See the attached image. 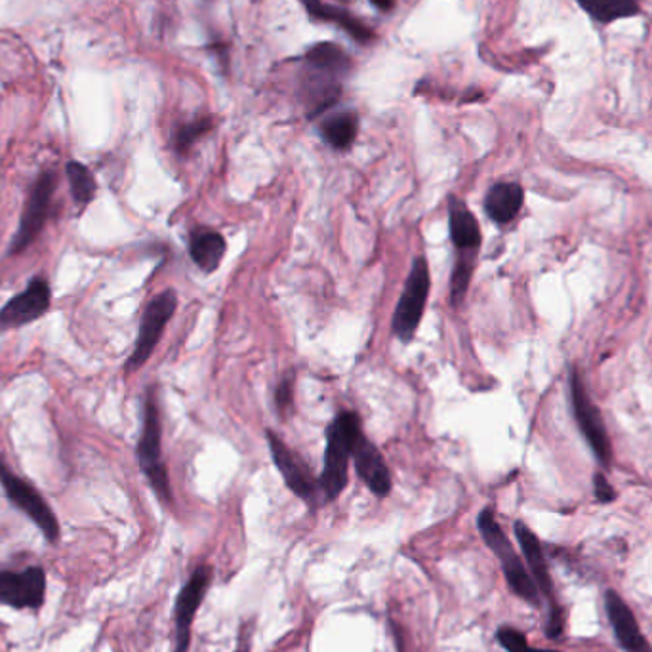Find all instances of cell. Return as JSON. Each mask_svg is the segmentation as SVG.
Instances as JSON below:
<instances>
[{"instance_id":"6da1fadb","label":"cell","mask_w":652,"mask_h":652,"mask_svg":"<svg viewBox=\"0 0 652 652\" xmlns=\"http://www.w3.org/2000/svg\"><path fill=\"white\" fill-rule=\"evenodd\" d=\"M363 433V425L355 412H340L327 430V450H324L323 473L319 477V489L327 502L336 500L350 476L353 445Z\"/></svg>"},{"instance_id":"7a4b0ae2","label":"cell","mask_w":652,"mask_h":652,"mask_svg":"<svg viewBox=\"0 0 652 652\" xmlns=\"http://www.w3.org/2000/svg\"><path fill=\"white\" fill-rule=\"evenodd\" d=\"M477 527H479V533L483 536L484 544L491 548L492 553L502 563V571L506 574L507 586L512 587L513 594L521 597L523 602L538 607L540 605V590L536 586L533 576L528 574L519 556L513 550L512 542L504 535V530L500 527L491 507H487L481 512L479 519H477Z\"/></svg>"},{"instance_id":"3957f363","label":"cell","mask_w":652,"mask_h":652,"mask_svg":"<svg viewBox=\"0 0 652 652\" xmlns=\"http://www.w3.org/2000/svg\"><path fill=\"white\" fill-rule=\"evenodd\" d=\"M138 460H140L141 471L146 473L155 492L164 502H170L172 491H170L169 471L162 462L161 414H159L153 391H149L147 396L146 419H144V430L138 443Z\"/></svg>"},{"instance_id":"277c9868","label":"cell","mask_w":652,"mask_h":652,"mask_svg":"<svg viewBox=\"0 0 652 652\" xmlns=\"http://www.w3.org/2000/svg\"><path fill=\"white\" fill-rule=\"evenodd\" d=\"M430 267L425 258H416L412 264L411 275L407 279L403 294L397 304L396 316H393V332L399 340L411 342L420 321L424 317L425 304L430 296Z\"/></svg>"},{"instance_id":"5b68a950","label":"cell","mask_w":652,"mask_h":652,"mask_svg":"<svg viewBox=\"0 0 652 652\" xmlns=\"http://www.w3.org/2000/svg\"><path fill=\"white\" fill-rule=\"evenodd\" d=\"M0 484L7 491L10 502L20 507L50 542H56L59 538V523L50 506L33 484L15 476L14 471L2 462V458H0Z\"/></svg>"},{"instance_id":"8992f818","label":"cell","mask_w":652,"mask_h":652,"mask_svg":"<svg viewBox=\"0 0 652 652\" xmlns=\"http://www.w3.org/2000/svg\"><path fill=\"white\" fill-rule=\"evenodd\" d=\"M178 308V296L174 290H164V293L157 294L153 300L147 304L144 317H141L140 334L136 340V347H134L130 359L126 363V370H138L141 365H146L155 347L161 340L162 332L167 329L170 319L174 317Z\"/></svg>"},{"instance_id":"52a82bcc","label":"cell","mask_w":652,"mask_h":652,"mask_svg":"<svg viewBox=\"0 0 652 652\" xmlns=\"http://www.w3.org/2000/svg\"><path fill=\"white\" fill-rule=\"evenodd\" d=\"M571 404L582 437L586 439L595 458L607 466L610 462V441H608L607 427L603 422L602 412L587 396L584 381L580 378L576 368H572L571 373Z\"/></svg>"},{"instance_id":"ba28073f","label":"cell","mask_w":652,"mask_h":652,"mask_svg":"<svg viewBox=\"0 0 652 652\" xmlns=\"http://www.w3.org/2000/svg\"><path fill=\"white\" fill-rule=\"evenodd\" d=\"M515 536H517V542H519L521 550H523V556L527 559L530 576L535 580L540 594L550 603L546 633H548V638H559L561 631H563V616H561V610L553 602V582H551L550 569H548V563L544 558L542 544L538 540V536L521 521L515 523Z\"/></svg>"},{"instance_id":"9c48e42d","label":"cell","mask_w":652,"mask_h":652,"mask_svg":"<svg viewBox=\"0 0 652 652\" xmlns=\"http://www.w3.org/2000/svg\"><path fill=\"white\" fill-rule=\"evenodd\" d=\"M54 190H56V174L54 172H43L35 185H33L30 198H27L20 228L15 231L14 242H12V254H20V252L27 249L45 228Z\"/></svg>"},{"instance_id":"30bf717a","label":"cell","mask_w":652,"mask_h":652,"mask_svg":"<svg viewBox=\"0 0 652 652\" xmlns=\"http://www.w3.org/2000/svg\"><path fill=\"white\" fill-rule=\"evenodd\" d=\"M46 574L41 567L22 572H0V605L41 608L45 603Z\"/></svg>"},{"instance_id":"8fae6325","label":"cell","mask_w":652,"mask_h":652,"mask_svg":"<svg viewBox=\"0 0 652 652\" xmlns=\"http://www.w3.org/2000/svg\"><path fill=\"white\" fill-rule=\"evenodd\" d=\"M344 89V77L330 73L321 67L304 64L300 77L301 102L308 110V117L316 118L336 105Z\"/></svg>"},{"instance_id":"7c38bea8","label":"cell","mask_w":652,"mask_h":652,"mask_svg":"<svg viewBox=\"0 0 652 652\" xmlns=\"http://www.w3.org/2000/svg\"><path fill=\"white\" fill-rule=\"evenodd\" d=\"M213 580V569L201 564L197 571L191 574L187 584L182 587L178 595L174 618H176V645L172 652H187L191 643V624L197 615L201 603L205 599L206 590Z\"/></svg>"},{"instance_id":"4fadbf2b","label":"cell","mask_w":652,"mask_h":652,"mask_svg":"<svg viewBox=\"0 0 652 652\" xmlns=\"http://www.w3.org/2000/svg\"><path fill=\"white\" fill-rule=\"evenodd\" d=\"M267 443L272 448L273 462L285 479L286 487L296 496H300L301 500L311 504L316 500L317 491H321V489L316 483L306 462L301 460L300 456L294 455L293 450L286 447L285 441H281L275 433L267 432Z\"/></svg>"},{"instance_id":"5bb4252c","label":"cell","mask_w":652,"mask_h":652,"mask_svg":"<svg viewBox=\"0 0 652 652\" xmlns=\"http://www.w3.org/2000/svg\"><path fill=\"white\" fill-rule=\"evenodd\" d=\"M50 286L45 279H35L22 294L14 296L0 311L2 327H22L37 321L50 308Z\"/></svg>"},{"instance_id":"9a60e30c","label":"cell","mask_w":652,"mask_h":652,"mask_svg":"<svg viewBox=\"0 0 652 652\" xmlns=\"http://www.w3.org/2000/svg\"><path fill=\"white\" fill-rule=\"evenodd\" d=\"M605 610H607L608 622L613 626L616 641L626 652H652V647L645 636L639 630L638 620L626 605L622 597L616 594L615 590L605 592Z\"/></svg>"},{"instance_id":"2e32d148","label":"cell","mask_w":652,"mask_h":652,"mask_svg":"<svg viewBox=\"0 0 652 652\" xmlns=\"http://www.w3.org/2000/svg\"><path fill=\"white\" fill-rule=\"evenodd\" d=\"M352 460L363 483L367 484L376 496L380 499L388 496L391 492V473H389L388 464L373 441L367 439L365 433H361L353 445Z\"/></svg>"},{"instance_id":"e0dca14e","label":"cell","mask_w":652,"mask_h":652,"mask_svg":"<svg viewBox=\"0 0 652 652\" xmlns=\"http://www.w3.org/2000/svg\"><path fill=\"white\" fill-rule=\"evenodd\" d=\"M300 2L308 10L311 20L334 23L361 45H368L370 41H374V31L368 27L367 23L361 22L359 18H355L345 8L327 4L323 0H300Z\"/></svg>"},{"instance_id":"ac0fdd59","label":"cell","mask_w":652,"mask_h":652,"mask_svg":"<svg viewBox=\"0 0 652 652\" xmlns=\"http://www.w3.org/2000/svg\"><path fill=\"white\" fill-rule=\"evenodd\" d=\"M523 201H525V191L519 184H513V182L494 184L484 197V213L494 224L506 226L521 213Z\"/></svg>"},{"instance_id":"d6986e66","label":"cell","mask_w":652,"mask_h":652,"mask_svg":"<svg viewBox=\"0 0 652 652\" xmlns=\"http://www.w3.org/2000/svg\"><path fill=\"white\" fill-rule=\"evenodd\" d=\"M448 224H450V237H453L458 252H477L479 250L481 228L477 224L476 216L469 213L468 206L460 198L450 197Z\"/></svg>"},{"instance_id":"ffe728a7","label":"cell","mask_w":652,"mask_h":652,"mask_svg":"<svg viewBox=\"0 0 652 652\" xmlns=\"http://www.w3.org/2000/svg\"><path fill=\"white\" fill-rule=\"evenodd\" d=\"M226 249H228L226 239L218 231L197 229L191 233L190 256L203 272H216L224 260Z\"/></svg>"},{"instance_id":"44dd1931","label":"cell","mask_w":652,"mask_h":652,"mask_svg":"<svg viewBox=\"0 0 652 652\" xmlns=\"http://www.w3.org/2000/svg\"><path fill=\"white\" fill-rule=\"evenodd\" d=\"M359 133V117L353 111H342L332 117L324 118L321 125V136L332 149L345 151L357 140Z\"/></svg>"},{"instance_id":"7402d4cb","label":"cell","mask_w":652,"mask_h":652,"mask_svg":"<svg viewBox=\"0 0 652 652\" xmlns=\"http://www.w3.org/2000/svg\"><path fill=\"white\" fill-rule=\"evenodd\" d=\"M576 2L594 22L602 25L636 18L641 12L638 0H576Z\"/></svg>"},{"instance_id":"603a6c76","label":"cell","mask_w":652,"mask_h":652,"mask_svg":"<svg viewBox=\"0 0 652 652\" xmlns=\"http://www.w3.org/2000/svg\"><path fill=\"white\" fill-rule=\"evenodd\" d=\"M304 64L321 67V69L340 75L344 79L353 69L350 54L342 46L334 45V43H319L313 48H309L308 54L304 56Z\"/></svg>"},{"instance_id":"cb8c5ba5","label":"cell","mask_w":652,"mask_h":652,"mask_svg":"<svg viewBox=\"0 0 652 652\" xmlns=\"http://www.w3.org/2000/svg\"><path fill=\"white\" fill-rule=\"evenodd\" d=\"M67 178H69V185H71L75 201L81 206L89 205L95 195L94 176L90 174V170L81 162H69L67 164Z\"/></svg>"},{"instance_id":"d4e9b609","label":"cell","mask_w":652,"mask_h":652,"mask_svg":"<svg viewBox=\"0 0 652 652\" xmlns=\"http://www.w3.org/2000/svg\"><path fill=\"white\" fill-rule=\"evenodd\" d=\"M462 256L456 260L455 272H453V279H450V300L453 306H460L466 293H468L469 281H471V273H473V264H476L477 252H460Z\"/></svg>"},{"instance_id":"484cf974","label":"cell","mask_w":652,"mask_h":652,"mask_svg":"<svg viewBox=\"0 0 652 652\" xmlns=\"http://www.w3.org/2000/svg\"><path fill=\"white\" fill-rule=\"evenodd\" d=\"M214 121L210 117H201L185 123L184 126L178 128L176 136H174V147L180 155H185L191 147L195 146L205 134L213 130Z\"/></svg>"},{"instance_id":"4316f807","label":"cell","mask_w":652,"mask_h":652,"mask_svg":"<svg viewBox=\"0 0 652 652\" xmlns=\"http://www.w3.org/2000/svg\"><path fill=\"white\" fill-rule=\"evenodd\" d=\"M496 639H499L500 645L504 647L507 652H558L542 651V649H533V647H528L527 638H525L519 630L510 628V626L500 628L499 633H496Z\"/></svg>"},{"instance_id":"83f0119b","label":"cell","mask_w":652,"mask_h":652,"mask_svg":"<svg viewBox=\"0 0 652 652\" xmlns=\"http://www.w3.org/2000/svg\"><path fill=\"white\" fill-rule=\"evenodd\" d=\"M294 401V380L293 376H286L285 380L281 381L277 393H275V403L279 407L281 412L290 411Z\"/></svg>"},{"instance_id":"f1b7e54d","label":"cell","mask_w":652,"mask_h":652,"mask_svg":"<svg viewBox=\"0 0 652 652\" xmlns=\"http://www.w3.org/2000/svg\"><path fill=\"white\" fill-rule=\"evenodd\" d=\"M594 492L595 499L599 500L602 504H607V502H613V500L616 499V492L613 491V487L608 484V481L603 473H595Z\"/></svg>"},{"instance_id":"f546056e","label":"cell","mask_w":652,"mask_h":652,"mask_svg":"<svg viewBox=\"0 0 652 652\" xmlns=\"http://www.w3.org/2000/svg\"><path fill=\"white\" fill-rule=\"evenodd\" d=\"M370 4L380 12H391L396 8V0H370Z\"/></svg>"},{"instance_id":"4dcf8cb0","label":"cell","mask_w":652,"mask_h":652,"mask_svg":"<svg viewBox=\"0 0 652 652\" xmlns=\"http://www.w3.org/2000/svg\"><path fill=\"white\" fill-rule=\"evenodd\" d=\"M342 2H345V0H342Z\"/></svg>"}]
</instances>
